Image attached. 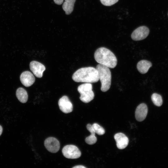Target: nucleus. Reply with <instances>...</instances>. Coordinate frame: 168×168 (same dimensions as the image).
<instances>
[{"instance_id": "8", "label": "nucleus", "mask_w": 168, "mask_h": 168, "mask_svg": "<svg viewBox=\"0 0 168 168\" xmlns=\"http://www.w3.org/2000/svg\"><path fill=\"white\" fill-rule=\"evenodd\" d=\"M58 105L60 110L65 113H70L72 111V104L66 96H63L59 99Z\"/></svg>"}, {"instance_id": "5", "label": "nucleus", "mask_w": 168, "mask_h": 168, "mask_svg": "<svg viewBox=\"0 0 168 168\" xmlns=\"http://www.w3.org/2000/svg\"><path fill=\"white\" fill-rule=\"evenodd\" d=\"M64 156L68 159H75L80 157L81 153L78 148L76 146L68 145L65 146L62 150Z\"/></svg>"}, {"instance_id": "16", "label": "nucleus", "mask_w": 168, "mask_h": 168, "mask_svg": "<svg viewBox=\"0 0 168 168\" xmlns=\"http://www.w3.org/2000/svg\"><path fill=\"white\" fill-rule=\"evenodd\" d=\"M62 6L63 10L67 15L71 14L73 10L74 3L76 0H64Z\"/></svg>"}, {"instance_id": "17", "label": "nucleus", "mask_w": 168, "mask_h": 168, "mask_svg": "<svg viewBox=\"0 0 168 168\" xmlns=\"http://www.w3.org/2000/svg\"><path fill=\"white\" fill-rule=\"evenodd\" d=\"M152 100L154 104L157 106H161L163 102L161 96L156 93L153 94L151 96Z\"/></svg>"}, {"instance_id": "6", "label": "nucleus", "mask_w": 168, "mask_h": 168, "mask_svg": "<svg viewBox=\"0 0 168 168\" xmlns=\"http://www.w3.org/2000/svg\"><path fill=\"white\" fill-rule=\"evenodd\" d=\"M149 33V30L148 27L145 26H141L133 31L131 35V37L134 40H141L146 38Z\"/></svg>"}, {"instance_id": "13", "label": "nucleus", "mask_w": 168, "mask_h": 168, "mask_svg": "<svg viewBox=\"0 0 168 168\" xmlns=\"http://www.w3.org/2000/svg\"><path fill=\"white\" fill-rule=\"evenodd\" d=\"M152 65L151 62L147 60H142L137 63V68L138 71L142 74L147 73Z\"/></svg>"}, {"instance_id": "21", "label": "nucleus", "mask_w": 168, "mask_h": 168, "mask_svg": "<svg viewBox=\"0 0 168 168\" xmlns=\"http://www.w3.org/2000/svg\"><path fill=\"white\" fill-rule=\"evenodd\" d=\"M73 168H86V167L82 165H78L72 167Z\"/></svg>"}, {"instance_id": "4", "label": "nucleus", "mask_w": 168, "mask_h": 168, "mask_svg": "<svg viewBox=\"0 0 168 168\" xmlns=\"http://www.w3.org/2000/svg\"><path fill=\"white\" fill-rule=\"evenodd\" d=\"M91 84L86 83L79 86L77 90L80 94V100L83 102L88 103L94 98V94L92 90Z\"/></svg>"}, {"instance_id": "2", "label": "nucleus", "mask_w": 168, "mask_h": 168, "mask_svg": "<svg viewBox=\"0 0 168 168\" xmlns=\"http://www.w3.org/2000/svg\"><path fill=\"white\" fill-rule=\"evenodd\" d=\"M94 58L98 63L109 68H114L117 64L115 56L110 50L105 47L98 48L94 53Z\"/></svg>"}, {"instance_id": "3", "label": "nucleus", "mask_w": 168, "mask_h": 168, "mask_svg": "<svg viewBox=\"0 0 168 168\" xmlns=\"http://www.w3.org/2000/svg\"><path fill=\"white\" fill-rule=\"evenodd\" d=\"M109 68L100 64H98L96 67L99 79L101 83V90L103 92L107 91L111 86V75Z\"/></svg>"}, {"instance_id": "1", "label": "nucleus", "mask_w": 168, "mask_h": 168, "mask_svg": "<svg viewBox=\"0 0 168 168\" xmlns=\"http://www.w3.org/2000/svg\"><path fill=\"white\" fill-rule=\"evenodd\" d=\"M72 79L77 82L89 83L96 82L99 80L96 69L90 67L77 70L73 74Z\"/></svg>"}, {"instance_id": "19", "label": "nucleus", "mask_w": 168, "mask_h": 168, "mask_svg": "<svg viewBox=\"0 0 168 168\" xmlns=\"http://www.w3.org/2000/svg\"><path fill=\"white\" fill-rule=\"evenodd\" d=\"M119 0H100L102 4L105 6H110L117 2Z\"/></svg>"}, {"instance_id": "14", "label": "nucleus", "mask_w": 168, "mask_h": 168, "mask_svg": "<svg viewBox=\"0 0 168 168\" xmlns=\"http://www.w3.org/2000/svg\"><path fill=\"white\" fill-rule=\"evenodd\" d=\"M87 129L91 133V134L86 138L85 142L88 144L92 145L95 144L97 141V138L96 137L95 133L94 132L92 125L90 124H88L86 125Z\"/></svg>"}, {"instance_id": "20", "label": "nucleus", "mask_w": 168, "mask_h": 168, "mask_svg": "<svg viewBox=\"0 0 168 168\" xmlns=\"http://www.w3.org/2000/svg\"><path fill=\"white\" fill-rule=\"evenodd\" d=\"M63 0H54V2L57 4L61 5L63 2Z\"/></svg>"}, {"instance_id": "9", "label": "nucleus", "mask_w": 168, "mask_h": 168, "mask_svg": "<svg viewBox=\"0 0 168 168\" xmlns=\"http://www.w3.org/2000/svg\"><path fill=\"white\" fill-rule=\"evenodd\" d=\"M30 68L34 75L38 78L42 77L43 72L45 70V67L44 65L35 61L30 62Z\"/></svg>"}, {"instance_id": "12", "label": "nucleus", "mask_w": 168, "mask_h": 168, "mask_svg": "<svg viewBox=\"0 0 168 168\" xmlns=\"http://www.w3.org/2000/svg\"><path fill=\"white\" fill-rule=\"evenodd\" d=\"M117 147L120 149L125 148L128 145L129 140L128 137L124 133H118L114 136Z\"/></svg>"}, {"instance_id": "18", "label": "nucleus", "mask_w": 168, "mask_h": 168, "mask_svg": "<svg viewBox=\"0 0 168 168\" xmlns=\"http://www.w3.org/2000/svg\"><path fill=\"white\" fill-rule=\"evenodd\" d=\"M92 125L95 133L100 135H102L105 133L104 128L98 124L94 123Z\"/></svg>"}, {"instance_id": "10", "label": "nucleus", "mask_w": 168, "mask_h": 168, "mask_svg": "<svg viewBox=\"0 0 168 168\" xmlns=\"http://www.w3.org/2000/svg\"><path fill=\"white\" fill-rule=\"evenodd\" d=\"M20 80L24 86L28 87L30 86L34 83L35 78L32 73L29 71H26L21 74Z\"/></svg>"}, {"instance_id": "22", "label": "nucleus", "mask_w": 168, "mask_h": 168, "mask_svg": "<svg viewBox=\"0 0 168 168\" xmlns=\"http://www.w3.org/2000/svg\"><path fill=\"white\" fill-rule=\"evenodd\" d=\"M2 132V126L0 125V136L1 135Z\"/></svg>"}, {"instance_id": "15", "label": "nucleus", "mask_w": 168, "mask_h": 168, "mask_svg": "<svg viewBox=\"0 0 168 168\" xmlns=\"http://www.w3.org/2000/svg\"><path fill=\"white\" fill-rule=\"evenodd\" d=\"M16 95L19 100L22 103H26L28 100L27 93L23 88L20 87L17 89Z\"/></svg>"}, {"instance_id": "7", "label": "nucleus", "mask_w": 168, "mask_h": 168, "mask_svg": "<svg viewBox=\"0 0 168 168\" xmlns=\"http://www.w3.org/2000/svg\"><path fill=\"white\" fill-rule=\"evenodd\" d=\"M44 145L46 149L52 153H56L60 148V143L55 138L50 137L46 138L44 142Z\"/></svg>"}, {"instance_id": "11", "label": "nucleus", "mask_w": 168, "mask_h": 168, "mask_svg": "<svg viewBox=\"0 0 168 168\" xmlns=\"http://www.w3.org/2000/svg\"><path fill=\"white\" fill-rule=\"evenodd\" d=\"M148 112L147 105L142 103L139 105L136 108L135 112L136 119L139 122L143 121L146 118Z\"/></svg>"}]
</instances>
